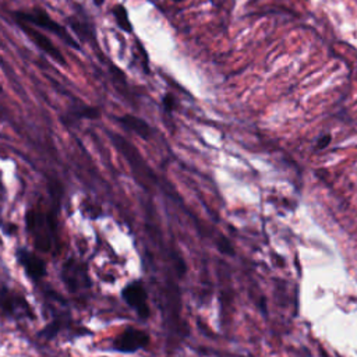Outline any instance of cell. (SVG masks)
<instances>
[{
  "instance_id": "13",
  "label": "cell",
  "mask_w": 357,
  "mask_h": 357,
  "mask_svg": "<svg viewBox=\"0 0 357 357\" xmlns=\"http://www.w3.org/2000/svg\"><path fill=\"white\" fill-rule=\"evenodd\" d=\"M176 107H177L176 96L173 93H170V92L165 93L162 96V109H163V112L167 113V114H172L176 110Z\"/></svg>"
},
{
  "instance_id": "1",
  "label": "cell",
  "mask_w": 357,
  "mask_h": 357,
  "mask_svg": "<svg viewBox=\"0 0 357 357\" xmlns=\"http://www.w3.org/2000/svg\"><path fill=\"white\" fill-rule=\"evenodd\" d=\"M14 21H22L26 24H31L36 26L40 31H46L47 33H52L57 36L63 43H66L68 47H73L74 50H81L79 42L70 33V31L56 21L45 8L42 7H32L29 10H17L11 13Z\"/></svg>"
},
{
  "instance_id": "12",
  "label": "cell",
  "mask_w": 357,
  "mask_h": 357,
  "mask_svg": "<svg viewBox=\"0 0 357 357\" xmlns=\"http://www.w3.org/2000/svg\"><path fill=\"white\" fill-rule=\"evenodd\" d=\"M71 114L77 119H98L100 116V110L93 106H79L78 109H73Z\"/></svg>"
},
{
  "instance_id": "14",
  "label": "cell",
  "mask_w": 357,
  "mask_h": 357,
  "mask_svg": "<svg viewBox=\"0 0 357 357\" xmlns=\"http://www.w3.org/2000/svg\"><path fill=\"white\" fill-rule=\"evenodd\" d=\"M59 331H60V324L59 322H52L50 325L43 328V331L39 333V336L46 337V339H52Z\"/></svg>"
},
{
  "instance_id": "4",
  "label": "cell",
  "mask_w": 357,
  "mask_h": 357,
  "mask_svg": "<svg viewBox=\"0 0 357 357\" xmlns=\"http://www.w3.org/2000/svg\"><path fill=\"white\" fill-rule=\"evenodd\" d=\"M149 335L137 328H126L113 340V349L121 353H135L137 350L145 349L149 344Z\"/></svg>"
},
{
  "instance_id": "16",
  "label": "cell",
  "mask_w": 357,
  "mask_h": 357,
  "mask_svg": "<svg viewBox=\"0 0 357 357\" xmlns=\"http://www.w3.org/2000/svg\"><path fill=\"white\" fill-rule=\"evenodd\" d=\"M174 3H180V1H184V0H173Z\"/></svg>"
},
{
  "instance_id": "3",
  "label": "cell",
  "mask_w": 357,
  "mask_h": 357,
  "mask_svg": "<svg viewBox=\"0 0 357 357\" xmlns=\"http://www.w3.org/2000/svg\"><path fill=\"white\" fill-rule=\"evenodd\" d=\"M15 24L40 52H43L46 56H49L57 64L67 66V61H66V57H64L63 52L53 43V40L49 36L42 33L40 29H38L36 26H33L31 24L22 22V21H15Z\"/></svg>"
},
{
  "instance_id": "2",
  "label": "cell",
  "mask_w": 357,
  "mask_h": 357,
  "mask_svg": "<svg viewBox=\"0 0 357 357\" xmlns=\"http://www.w3.org/2000/svg\"><path fill=\"white\" fill-rule=\"evenodd\" d=\"M25 225L28 233L33 237L35 247L43 252L49 251L52 247V234L54 231L50 215L45 216L35 209H29L25 213Z\"/></svg>"
},
{
  "instance_id": "8",
  "label": "cell",
  "mask_w": 357,
  "mask_h": 357,
  "mask_svg": "<svg viewBox=\"0 0 357 357\" xmlns=\"http://www.w3.org/2000/svg\"><path fill=\"white\" fill-rule=\"evenodd\" d=\"M116 121L126 130L142 139H149L152 137V127L141 117L134 114H123L116 117Z\"/></svg>"
},
{
  "instance_id": "17",
  "label": "cell",
  "mask_w": 357,
  "mask_h": 357,
  "mask_svg": "<svg viewBox=\"0 0 357 357\" xmlns=\"http://www.w3.org/2000/svg\"><path fill=\"white\" fill-rule=\"evenodd\" d=\"M3 93V88H1V85H0V95Z\"/></svg>"
},
{
  "instance_id": "5",
  "label": "cell",
  "mask_w": 357,
  "mask_h": 357,
  "mask_svg": "<svg viewBox=\"0 0 357 357\" xmlns=\"http://www.w3.org/2000/svg\"><path fill=\"white\" fill-rule=\"evenodd\" d=\"M123 300L138 314L139 318L146 319L151 314L148 307V294L139 280L128 283L121 291Z\"/></svg>"
},
{
  "instance_id": "6",
  "label": "cell",
  "mask_w": 357,
  "mask_h": 357,
  "mask_svg": "<svg viewBox=\"0 0 357 357\" xmlns=\"http://www.w3.org/2000/svg\"><path fill=\"white\" fill-rule=\"evenodd\" d=\"M61 279L70 291H78L79 289L89 286V278L85 265L74 258L64 262L61 268Z\"/></svg>"
},
{
  "instance_id": "11",
  "label": "cell",
  "mask_w": 357,
  "mask_h": 357,
  "mask_svg": "<svg viewBox=\"0 0 357 357\" xmlns=\"http://www.w3.org/2000/svg\"><path fill=\"white\" fill-rule=\"evenodd\" d=\"M110 14L113 15L114 18V22L116 25L126 33H134V26H132V22L130 20V14H128V10L124 4L121 3H117L112 7L110 10Z\"/></svg>"
},
{
  "instance_id": "9",
  "label": "cell",
  "mask_w": 357,
  "mask_h": 357,
  "mask_svg": "<svg viewBox=\"0 0 357 357\" xmlns=\"http://www.w3.org/2000/svg\"><path fill=\"white\" fill-rule=\"evenodd\" d=\"M66 22L79 39H82L84 42H89L92 46L98 45L95 28H93V25L89 20L78 18L75 15H70V17L66 18Z\"/></svg>"
},
{
  "instance_id": "7",
  "label": "cell",
  "mask_w": 357,
  "mask_h": 357,
  "mask_svg": "<svg viewBox=\"0 0 357 357\" xmlns=\"http://www.w3.org/2000/svg\"><path fill=\"white\" fill-rule=\"evenodd\" d=\"M17 261L24 268L26 276H29L32 280H39L46 273L45 262L38 255H35L31 251H26L25 248L17 250Z\"/></svg>"
},
{
  "instance_id": "10",
  "label": "cell",
  "mask_w": 357,
  "mask_h": 357,
  "mask_svg": "<svg viewBox=\"0 0 357 357\" xmlns=\"http://www.w3.org/2000/svg\"><path fill=\"white\" fill-rule=\"evenodd\" d=\"M0 301H1V307L10 312V314H14V315H21V314H31V307L29 304L22 298L20 297L18 294H14V293H10V291H6L4 294L0 296Z\"/></svg>"
},
{
  "instance_id": "15",
  "label": "cell",
  "mask_w": 357,
  "mask_h": 357,
  "mask_svg": "<svg viewBox=\"0 0 357 357\" xmlns=\"http://www.w3.org/2000/svg\"><path fill=\"white\" fill-rule=\"evenodd\" d=\"M329 141H331V137H329V135L321 137V138L318 139V142H317V148H318V149H322V148H325V146L329 144Z\"/></svg>"
}]
</instances>
